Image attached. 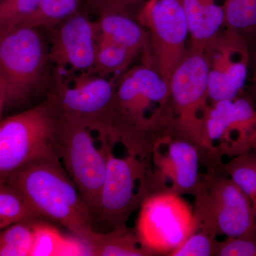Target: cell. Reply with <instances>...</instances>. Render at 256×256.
Listing matches in <instances>:
<instances>
[{
	"instance_id": "6da1fadb",
	"label": "cell",
	"mask_w": 256,
	"mask_h": 256,
	"mask_svg": "<svg viewBox=\"0 0 256 256\" xmlns=\"http://www.w3.org/2000/svg\"><path fill=\"white\" fill-rule=\"evenodd\" d=\"M0 181L22 194L43 220L57 222L90 244L94 217L58 156L37 160Z\"/></svg>"
},
{
	"instance_id": "7a4b0ae2",
	"label": "cell",
	"mask_w": 256,
	"mask_h": 256,
	"mask_svg": "<svg viewBox=\"0 0 256 256\" xmlns=\"http://www.w3.org/2000/svg\"><path fill=\"white\" fill-rule=\"evenodd\" d=\"M208 66L204 50L188 46L169 80L175 130L201 149L210 168L222 164L220 150L207 137L204 116L208 107Z\"/></svg>"
},
{
	"instance_id": "3957f363",
	"label": "cell",
	"mask_w": 256,
	"mask_h": 256,
	"mask_svg": "<svg viewBox=\"0 0 256 256\" xmlns=\"http://www.w3.org/2000/svg\"><path fill=\"white\" fill-rule=\"evenodd\" d=\"M114 80L95 74L80 73L66 78L56 72L46 100L56 117L80 122L98 139L114 143Z\"/></svg>"
},
{
	"instance_id": "277c9868",
	"label": "cell",
	"mask_w": 256,
	"mask_h": 256,
	"mask_svg": "<svg viewBox=\"0 0 256 256\" xmlns=\"http://www.w3.org/2000/svg\"><path fill=\"white\" fill-rule=\"evenodd\" d=\"M193 208L196 230L214 238L256 239L250 200L230 178L210 170L202 176Z\"/></svg>"
},
{
	"instance_id": "5b68a950",
	"label": "cell",
	"mask_w": 256,
	"mask_h": 256,
	"mask_svg": "<svg viewBox=\"0 0 256 256\" xmlns=\"http://www.w3.org/2000/svg\"><path fill=\"white\" fill-rule=\"evenodd\" d=\"M54 118L56 154L96 222L107 166L105 150L96 146L92 131L84 124L55 116Z\"/></svg>"
},
{
	"instance_id": "8992f818",
	"label": "cell",
	"mask_w": 256,
	"mask_h": 256,
	"mask_svg": "<svg viewBox=\"0 0 256 256\" xmlns=\"http://www.w3.org/2000/svg\"><path fill=\"white\" fill-rule=\"evenodd\" d=\"M99 141L105 150L107 166L97 220L108 230L124 228L130 216L152 192L151 164L128 153L124 158H117L114 153L116 144Z\"/></svg>"
},
{
	"instance_id": "52a82bcc",
	"label": "cell",
	"mask_w": 256,
	"mask_h": 256,
	"mask_svg": "<svg viewBox=\"0 0 256 256\" xmlns=\"http://www.w3.org/2000/svg\"><path fill=\"white\" fill-rule=\"evenodd\" d=\"M55 118L46 100L0 122V180L56 156Z\"/></svg>"
},
{
	"instance_id": "ba28073f",
	"label": "cell",
	"mask_w": 256,
	"mask_h": 256,
	"mask_svg": "<svg viewBox=\"0 0 256 256\" xmlns=\"http://www.w3.org/2000/svg\"><path fill=\"white\" fill-rule=\"evenodd\" d=\"M48 50L38 28L18 25L0 33V75L4 79L6 105L28 98L44 78Z\"/></svg>"
},
{
	"instance_id": "9c48e42d",
	"label": "cell",
	"mask_w": 256,
	"mask_h": 256,
	"mask_svg": "<svg viewBox=\"0 0 256 256\" xmlns=\"http://www.w3.org/2000/svg\"><path fill=\"white\" fill-rule=\"evenodd\" d=\"M134 232L141 246L151 256H169L196 232L193 208L182 196L154 192L139 208Z\"/></svg>"
},
{
	"instance_id": "30bf717a",
	"label": "cell",
	"mask_w": 256,
	"mask_h": 256,
	"mask_svg": "<svg viewBox=\"0 0 256 256\" xmlns=\"http://www.w3.org/2000/svg\"><path fill=\"white\" fill-rule=\"evenodd\" d=\"M137 20L149 34L156 68L169 82L188 50L190 34L182 0H148Z\"/></svg>"
},
{
	"instance_id": "8fae6325",
	"label": "cell",
	"mask_w": 256,
	"mask_h": 256,
	"mask_svg": "<svg viewBox=\"0 0 256 256\" xmlns=\"http://www.w3.org/2000/svg\"><path fill=\"white\" fill-rule=\"evenodd\" d=\"M200 163L208 168L203 152L195 143L176 132L166 134L156 142L152 152V192L194 196L203 176L200 173Z\"/></svg>"
},
{
	"instance_id": "7c38bea8",
	"label": "cell",
	"mask_w": 256,
	"mask_h": 256,
	"mask_svg": "<svg viewBox=\"0 0 256 256\" xmlns=\"http://www.w3.org/2000/svg\"><path fill=\"white\" fill-rule=\"evenodd\" d=\"M238 32H218L204 47L208 92L213 102L236 98L246 82L247 55Z\"/></svg>"
},
{
	"instance_id": "4fadbf2b",
	"label": "cell",
	"mask_w": 256,
	"mask_h": 256,
	"mask_svg": "<svg viewBox=\"0 0 256 256\" xmlns=\"http://www.w3.org/2000/svg\"><path fill=\"white\" fill-rule=\"evenodd\" d=\"M52 28L50 63L55 66L58 73L68 69L70 73L90 74L97 50L94 21L80 10Z\"/></svg>"
},
{
	"instance_id": "5bb4252c",
	"label": "cell",
	"mask_w": 256,
	"mask_h": 256,
	"mask_svg": "<svg viewBox=\"0 0 256 256\" xmlns=\"http://www.w3.org/2000/svg\"><path fill=\"white\" fill-rule=\"evenodd\" d=\"M204 122L208 141L214 146L216 143H220L217 148L222 156L228 150L232 134L235 133L238 134L239 154L250 150L256 112L246 99L213 102L207 108Z\"/></svg>"
},
{
	"instance_id": "9a60e30c",
	"label": "cell",
	"mask_w": 256,
	"mask_h": 256,
	"mask_svg": "<svg viewBox=\"0 0 256 256\" xmlns=\"http://www.w3.org/2000/svg\"><path fill=\"white\" fill-rule=\"evenodd\" d=\"M97 40L119 45L142 54L144 64L153 60L148 30L136 18L122 14H106L95 21Z\"/></svg>"
},
{
	"instance_id": "2e32d148",
	"label": "cell",
	"mask_w": 256,
	"mask_h": 256,
	"mask_svg": "<svg viewBox=\"0 0 256 256\" xmlns=\"http://www.w3.org/2000/svg\"><path fill=\"white\" fill-rule=\"evenodd\" d=\"M218 0H182L188 20L190 47L204 48L224 24L223 5Z\"/></svg>"
},
{
	"instance_id": "e0dca14e",
	"label": "cell",
	"mask_w": 256,
	"mask_h": 256,
	"mask_svg": "<svg viewBox=\"0 0 256 256\" xmlns=\"http://www.w3.org/2000/svg\"><path fill=\"white\" fill-rule=\"evenodd\" d=\"M92 256L86 242L76 236H64L43 220L34 224L33 244L30 256Z\"/></svg>"
},
{
	"instance_id": "ac0fdd59",
	"label": "cell",
	"mask_w": 256,
	"mask_h": 256,
	"mask_svg": "<svg viewBox=\"0 0 256 256\" xmlns=\"http://www.w3.org/2000/svg\"><path fill=\"white\" fill-rule=\"evenodd\" d=\"M92 256H151L138 240L134 228L124 227L96 232L89 244Z\"/></svg>"
},
{
	"instance_id": "d6986e66",
	"label": "cell",
	"mask_w": 256,
	"mask_h": 256,
	"mask_svg": "<svg viewBox=\"0 0 256 256\" xmlns=\"http://www.w3.org/2000/svg\"><path fill=\"white\" fill-rule=\"evenodd\" d=\"M138 54L110 42L97 40L95 62L90 74L108 78L127 72ZM120 78V76H119Z\"/></svg>"
},
{
	"instance_id": "ffe728a7",
	"label": "cell",
	"mask_w": 256,
	"mask_h": 256,
	"mask_svg": "<svg viewBox=\"0 0 256 256\" xmlns=\"http://www.w3.org/2000/svg\"><path fill=\"white\" fill-rule=\"evenodd\" d=\"M82 0H40L36 11L21 25L52 28L82 10Z\"/></svg>"
},
{
	"instance_id": "44dd1931",
	"label": "cell",
	"mask_w": 256,
	"mask_h": 256,
	"mask_svg": "<svg viewBox=\"0 0 256 256\" xmlns=\"http://www.w3.org/2000/svg\"><path fill=\"white\" fill-rule=\"evenodd\" d=\"M0 220L11 225L43 218L21 192L8 183L0 181Z\"/></svg>"
},
{
	"instance_id": "7402d4cb",
	"label": "cell",
	"mask_w": 256,
	"mask_h": 256,
	"mask_svg": "<svg viewBox=\"0 0 256 256\" xmlns=\"http://www.w3.org/2000/svg\"><path fill=\"white\" fill-rule=\"evenodd\" d=\"M36 220L18 222L0 230V256H30Z\"/></svg>"
},
{
	"instance_id": "603a6c76",
	"label": "cell",
	"mask_w": 256,
	"mask_h": 256,
	"mask_svg": "<svg viewBox=\"0 0 256 256\" xmlns=\"http://www.w3.org/2000/svg\"><path fill=\"white\" fill-rule=\"evenodd\" d=\"M232 158L224 170L252 201L256 192V153L248 151Z\"/></svg>"
},
{
	"instance_id": "cb8c5ba5",
	"label": "cell",
	"mask_w": 256,
	"mask_h": 256,
	"mask_svg": "<svg viewBox=\"0 0 256 256\" xmlns=\"http://www.w3.org/2000/svg\"><path fill=\"white\" fill-rule=\"evenodd\" d=\"M224 24L238 33L256 31V0H224Z\"/></svg>"
},
{
	"instance_id": "d4e9b609",
	"label": "cell",
	"mask_w": 256,
	"mask_h": 256,
	"mask_svg": "<svg viewBox=\"0 0 256 256\" xmlns=\"http://www.w3.org/2000/svg\"><path fill=\"white\" fill-rule=\"evenodd\" d=\"M146 2V0H82L80 10L90 18L116 14L137 20Z\"/></svg>"
},
{
	"instance_id": "484cf974",
	"label": "cell",
	"mask_w": 256,
	"mask_h": 256,
	"mask_svg": "<svg viewBox=\"0 0 256 256\" xmlns=\"http://www.w3.org/2000/svg\"><path fill=\"white\" fill-rule=\"evenodd\" d=\"M40 0H2L0 2V33L21 25L38 8Z\"/></svg>"
},
{
	"instance_id": "4316f807",
	"label": "cell",
	"mask_w": 256,
	"mask_h": 256,
	"mask_svg": "<svg viewBox=\"0 0 256 256\" xmlns=\"http://www.w3.org/2000/svg\"><path fill=\"white\" fill-rule=\"evenodd\" d=\"M218 240L202 230L188 237L170 256H215Z\"/></svg>"
},
{
	"instance_id": "83f0119b",
	"label": "cell",
	"mask_w": 256,
	"mask_h": 256,
	"mask_svg": "<svg viewBox=\"0 0 256 256\" xmlns=\"http://www.w3.org/2000/svg\"><path fill=\"white\" fill-rule=\"evenodd\" d=\"M215 256H256V239L227 238L218 240Z\"/></svg>"
},
{
	"instance_id": "f1b7e54d",
	"label": "cell",
	"mask_w": 256,
	"mask_h": 256,
	"mask_svg": "<svg viewBox=\"0 0 256 256\" xmlns=\"http://www.w3.org/2000/svg\"><path fill=\"white\" fill-rule=\"evenodd\" d=\"M5 106H6V86L4 79L0 75V114Z\"/></svg>"
},
{
	"instance_id": "f546056e",
	"label": "cell",
	"mask_w": 256,
	"mask_h": 256,
	"mask_svg": "<svg viewBox=\"0 0 256 256\" xmlns=\"http://www.w3.org/2000/svg\"><path fill=\"white\" fill-rule=\"evenodd\" d=\"M250 204H252V214H254V217H255L256 220V192L254 196L252 197V201H250Z\"/></svg>"
},
{
	"instance_id": "4dcf8cb0",
	"label": "cell",
	"mask_w": 256,
	"mask_h": 256,
	"mask_svg": "<svg viewBox=\"0 0 256 256\" xmlns=\"http://www.w3.org/2000/svg\"><path fill=\"white\" fill-rule=\"evenodd\" d=\"M254 148L256 149V124L254 128V133H252V148Z\"/></svg>"
},
{
	"instance_id": "1f68e13d",
	"label": "cell",
	"mask_w": 256,
	"mask_h": 256,
	"mask_svg": "<svg viewBox=\"0 0 256 256\" xmlns=\"http://www.w3.org/2000/svg\"><path fill=\"white\" fill-rule=\"evenodd\" d=\"M8 226H10L9 224L6 223L4 220H0V230H2L3 228H6Z\"/></svg>"
},
{
	"instance_id": "d6a6232c",
	"label": "cell",
	"mask_w": 256,
	"mask_h": 256,
	"mask_svg": "<svg viewBox=\"0 0 256 256\" xmlns=\"http://www.w3.org/2000/svg\"><path fill=\"white\" fill-rule=\"evenodd\" d=\"M2 1V0H0V2H1Z\"/></svg>"
}]
</instances>
